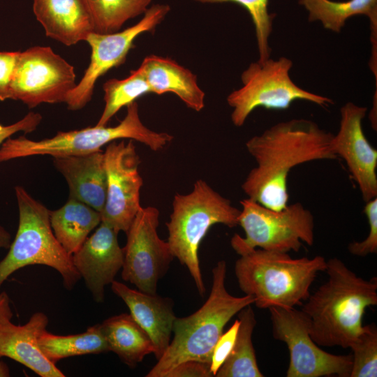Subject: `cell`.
<instances>
[{"label": "cell", "mask_w": 377, "mask_h": 377, "mask_svg": "<svg viewBox=\"0 0 377 377\" xmlns=\"http://www.w3.org/2000/svg\"><path fill=\"white\" fill-rule=\"evenodd\" d=\"M38 343L46 357L55 364L67 357L109 351L100 324L88 327L82 333L64 336L46 330L38 336Z\"/></svg>", "instance_id": "d4e9b609"}, {"label": "cell", "mask_w": 377, "mask_h": 377, "mask_svg": "<svg viewBox=\"0 0 377 377\" xmlns=\"http://www.w3.org/2000/svg\"><path fill=\"white\" fill-rule=\"evenodd\" d=\"M11 316L0 318V358L9 357L41 377H64L40 350L38 337L47 330L49 319L43 312L34 313L24 325L11 322Z\"/></svg>", "instance_id": "e0dca14e"}, {"label": "cell", "mask_w": 377, "mask_h": 377, "mask_svg": "<svg viewBox=\"0 0 377 377\" xmlns=\"http://www.w3.org/2000/svg\"><path fill=\"white\" fill-rule=\"evenodd\" d=\"M105 106L96 126H107L112 117L124 106L151 93L149 84L139 68L131 71L124 79H111L103 86Z\"/></svg>", "instance_id": "83f0119b"}, {"label": "cell", "mask_w": 377, "mask_h": 377, "mask_svg": "<svg viewBox=\"0 0 377 377\" xmlns=\"http://www.w3.org/2000/svg\"><path fill=\"white\" fill-rule=\"evenodd\" d=\"M19 221L8 252L0 261V289L17 270L28 265H43L56 269L63 285L71 290L80 275L68 254L55 237L50 225V211L22 186L15 187Z\"/></svg>", "instance_id": "52a82bcc"}, {"label": "cell", "mask_w": 377, "mask_h": 377, "mask_svg": "<svg viewBox=\"0 0 377 377\" xmlns=\"http://www.w3.org/2000/svg\"><path fill=\"white\" fill-rule=\"evenodd\" d=\"M33 10L46 36L67 46L94 32L86 0H34Z\"/></svg>", "instance_id": "d6986e66"}, {"label": "cell", "mask_w": 377, "mask_h": 377, "mask_svg": "<svg viewBox=\"0 0 377 377\" xmlns=\"http://www.w3.org/2000/svg\"><path fill=\"white\" fill-rule=\"evenodd\" d=\"M353 351L350 377L377 376V327L375 323L363 326L350 346Z\"/></svg>", "instance_id": "f1b7e54d"}, {"label": "cell", "mask_w": 377, "mask_h": 377, "mask_svg": "<svg viewBox=\"0 0 377 377\" xmlns=\"http://www.w3.org/2000/svg\"><path fill=\"white\" fill-rule=\"evenodd\" d=\"M213 376L209 364L197 362L186 361L177 365L167 377H210Z\"/></svg>", "instance_id": "e575fe53"}, {"label": "cell", "mask_w": 377, "mask_h": 377, "mask_svg": "<svg viewBox=\"0 0 377 377\" xmlns=\"http://www.w3.org/2000/svg\"><path fill=\"white\" fill-rule=\"evenodd\" d=\"M240 204L238 225L245 237L235 234L230 241L237 254L256 248L298 252L303 243L313 244L314 216L302 203L288 204L281 210L269 209L248 198Z\"/></svg>", "instance_id": "ba28073f"}, {"label": "cell", "mask_w": 377, "mask_h": 377, "mask_svg": "<svg viewBox=\"0 0 377 377\" xmlns=\"http://www.w3.org/2000/svg\"><path fill=\"white\" fill-rule=\"evenodd\" d=\"M367 108L348 102L340 109V124L333 135L334 154L343 158L364 202L377 197V150L368 141L362 120Z\"/></svg>", "instance_id": "9a60e30c"}, {"label": "cell", "mask_w": 377, "mask_h": 377, "mask_svg": "<svg viewBox=\"0 0 377 377\" xmlns=\"http://www.w3.org/2000/svg\"><path fill=\"white\" fill-rule=\"evenodd\" d=\"M117 232L101 221L81 247L72 255L74 266L97 303L105 300V288L111 284L124 260Z\"/></svg>", "instance_id": "2e32d148"}, {"label": "cell", "mask_w": 377, "mask_h": 377, "mask_svg": "<svg viewBox=\"0 0 377 377\" xmlns=\"http://www.w3.org/2000/svg\"><path fill=\"white\" fill-rule=\"evenodd\" d=\"M333 134L314 121L293 119L279 122L246 142L256 162L242 184L247 198L273 210L288 204V177L304 163L337 158L331 143Z\"/></svg>", "instance_id": "6da1fadb"}, {"label": "cell", "mask_w": 377, "mask_h": 377, "mask_svg": "<svg viewBox=\"0 0 377 377\" xmlns=\"http://www.w3.org/2000/svg\"><path fill=\"white\" fill-rule=\"evenodd\" d=\"M170 10L168 5L155 4L147 8L137 24L123 31L91 33L86 40L91 50L90 63L82 78L67 97L65 103L68 109L78 110L84 108L91 99L98 79L111 68L124 64L136 38L154 30Z\"/></svg>", "instance_id": "4fadbf2b"}, {"label": "cell", "mask_w": 377, "mask_h": 377, "mask_svg": "<svg viewBox=\"0 0 377 377\" xmlns=\"http://www.w3.org/2000/svg\"><path fill=\"white\" fill-rule=\"evenodd\" d=\"M11 244L10 234L0 226V249H8Z\"/></svg>", "instance_id": "8d00e7d4"}, {"label": "cell", "mask_w": 377, "mask_h": 377, "mask_svg": "<svg viewBox=\"0 0 377 377\" xmlns=\"http://www.w3.org/2000/svg\"><path fill=\"white\" fill-rule=\"evenodd\" d=\"M239 320H235L232 326L219 338L212 355L210 371L215 376L218 370L231 353L237 336Z\"/></svg>", "instance_id": "1f68e13d"}, {"label": "cell", "mask_w": 377, "mask_h": 377, "mask_svg": "<svg viewBox=\"0 0 377 377\" xmlns=\"http://www.w3.org/2000/svg\"><path fill=\"white\" fill-rule=\"evenodd\" d=\"M292 61L287 57L269 58L251 63L241 75L242 86L227 97L232 108L231 120L240 127L257 108L286 110L297 100L306 101L323 108L334 104L326 96L311 93L297 86L290 77Z\"/></svg>", "instance_id": "9c48e42d"}, {"label": "cell", "mask_w": 377, "mask_h": 377, "mask_svg": "<svg viewBox=\"0 0 377 377\" xmlns=\"http://www.w3.org/2000/svg\"><path fill=\"white\" fill-rule=\"evenodd\" d=\"M100 325L109 351L129 367L134 368L147 355L154 353L150 337L130 313L112 316Z\"/></svg>", "instance_id": "603a6c76"}, {"label": "cell", "mask_w": 377, "mask_h": 377, "mask_svg": "<svg viewBox=\"0 0 377 377\" xmlns=\"http://www.w3.org/2000/svg\"><path fill=\"white\" fill-rule=\"evenodd\" d=\"M226 275V263L219 261L212 269V286L207 301L193 314L175 318L174 337L146 377H167L177 365L189 360L210 366L214 347L226 325L255 302L251 295H230L225 286Z\"/></svg>", "instance_id": "3957f363"}, {"label": "cell", "mask_w": 377, "mask_h": 377, "mask_svg": "<svg viewBox=\"0 0 377 377\" xmlns=\"http://www.w3.org/2000/svg\"><path fill=\"white\" fill-rule=\"evenodd\" d=\"M107 190L101 221L117 232H126L137 213L143 184L140 163L133 140L109 143L103 151Z\"/></svg>", "instance_id": "5bb4252c"}, {"label": "cell", "mask_w": 377, "mask_h": 377, "mask_svg": "<svg viewBox=\"0 0 377 377\" xmlns=\"http://www.w3.org/2000/svg\"><path fill=\"white\" fill-rule=\"evenodd\" d=\"M110 285L112 292L125 302L133 319L150 337L154 355L158 360L170 342L176 318L172 300L131 289L116 280Z\"/></svg>", "instance_id": "ac0fdd59"}, {"label": "cell", "mask_w": 377, "mask_h": 377, "mask_svg": "<svg viewBox=\"0 0 377 377\" xmlns=\"http://www.w3.org/2000/svg\"><path fill=\"white\" fill-rule=\"evenodd\" d=\"M42 121L39 113L30 112L22 119L10 125L0 124V146L8 138L18 132L29 133L36 129Z\"/></svg>", "instance_id": "836d02e7"}, {"label": "cell", "mask_w": 377, "mask_h": 377, "mask_svg": "<svg viewBox=\"0 0 377 377\" xmlns=\"http://www.w3.org/2000/svg\"><path fill=\"white\" fill-rule=\"evenodd\" d=\"M145 76L151 93H173L186 105L197 112L205 106V92L190 70L175 61L156 55L146 57L138 68Z\"/></svg>", "instance_id": "44dd1931"}, {"label": "cell", "mask_w": 377, "mask_h": 377, "mask_svg": "<svg viewBox=\"0 0 377 377\" xmlns=\"http://www.w3.org/2000/svg\"><path fill=\"white\" fill-rule=\"evenodd\" d=\"M10 376V372L9 367L0 358V377H8Z\"/></svg>", "instance_id": "74e56055"}, {"label": "cell", "mask_w": 377, "mask_h": 377, "mask_svg": "<svg viewBox=\"0 0 377 377\" xmlns=\"http://www.w3.org/2000/svg\"><path fill=\"white\" fill-rule=\"evenodd\" d=\"M325 271L327 280L301 310L316 343L348 348L362 330L366 309L377 304V280L358 276L337 258L327 261Z\"/></svg>", "instance_id": "7a4b0ae2"}, {"label": "cell", "mask_w": 377, "mask_h": 377, "mask_svg": "<svg viewBox=\"0 0 377 377\" xmlns=\"http://www.w3.org/2000/svg\"><path fill=\"white\" fill-rule=\"evenodd\" d=\"M309 12L310 22L320 21L323 27L339 33L346 21L356 15L369 18L372 53H377V0H300Z\"/></svg>", "instance_id": "cb8c5ba5"}, {"label": "cell", "mask_w": 377, "mask_h": 377, "mask_svg": "<svg viewBox=\"0 0 377 377\" xmlns=\"http://www.w3.org/2000/svg\"><path fill=\"white\" fill-rule=\"evenodd\" d=\"M235 274L240 289L255 298L259 309L295 308L310 295L318 272L325 271L323 256L293 258L288 253L253 249L239 254Z\"/></svg>", "instance_id": "277c9868"}, {"label": "cell", "mask_w": 377, "mask_h": 377, "mask_svg": "<svg viewBox=\"0 0 377 377\" xmlns=\"http://www.w3.org/2000/svg\"><path fill=\"white\" fill-rule=\"evenodd\" d=\"M126 107V116L114 126L95 125L80 130L59 131L52 138L40 140H30L24 135L10 137L0 146V163L33 156L55 157L89 154L119 139L136 140L157 151L172 140L170 134L154 131L142 124L136 101Z\"/></svg>", "instance_id": "8992f818"}, {"label": "cell", "mask_w": 377, "mask_h": 377, "mask_svg": "<svg viewBox=\"0 0 377 377\" xmlns=\"http://www.w3.org/2000/svg\"><path fill=\"white\" fill-rule=\"evenodd\" d=\"M238 320L239 326L234 347L215 376L263 377L258 365L252 341L257 322L251 305L238 313Z\"/></svg>", "instance_id": "484cf974"}, {"label": "cell", "mask_w": 377, "mask_h": 377, "mask_svg": "<svg viewBox=\"0 0 377 377\" xmlns=\"http://www.w3.org/2000/svg\"><path fill=\"white\" fill-rule=\"evenodd\" d=\"M73 66L50 47L35 46L20 52L10 99L29 108L42 103H65L77 84Z\"/></svg>", "instance_id": "8fae6325"}, {"label": "cell", "mask_w": 377, "mask_h": 377, "mask_svg": "<svg viewBox=\"0 0 377 377\" xmlns=\"http://www.w3.org/2000/svg\"><path fill=\"white\" fill-rule=\"evenodd\" d=\"M94 32L110 34L120 30L126 22L147 10L152 0H86Z\"/></svg>", "instance_id": "4316f807"}, {"label": "cell", "mask_w": 377, "mask_h": 377, "mask_svg": "<svg viewBox=\"0 0 377 377\" xmlns=\"http://www.w3.org/2000/svg\"><path fill=\"white\" fill-rule=\"evenodd\" d=\"M9 296L4 291L0 292V318L4 316L13 317Z\"/></svg>", "instance_id": "d590c367"}, {"label": "cell", "mask_w": 377, "mask_h": 377, "mask_svg": "<svg viewBox=\"0 0 377 377\" xmlns=\"http://www.w3.org/2000/svg\"><path fill=\"white\" fill-rule=\"evenodd\" d=\"M50 221L57 241L72 256L100 224L101 214L81 201L68 198L61 207L50 211Z\"/></svg>", "instance_id": "7402d4cb"}, {"label": "cell", "mask_w": 377, "mask_h": 377, "mask_svg": "<svg viewBox=\"0 0 377 377\" xmlns=\"http://www.w3.org/2000/svg\"><path fill=\"white\" fill-rule=\"evenodd\" d=\"M273 337L284 342L289 351L287 377H350L352 355H338L320 348L311 339L309 323L302 310L271 307Z\"/></svg>", "instance_id": "30bf717a"}, {"label": "cell", "mask_w": 377, "mask_h": 377, "mask_svg": "<svg viewBox=\"0 0 377 377\" xmlns=\"http://www.w3.org/2000/svg\"><path fill=\"white\" fill-rule=\"evenodd\" d=\"M202 3L233 2L242 6L251 15L255 27L259 53L258 61L263 62L270 57L269 38L272 30L274 15L268 11L269 0H195Z\"/></svg>", "instance_id": "f546056e"}, {"label": "cell", "mask_w": 377, "mask_h": 377, "mask_svg": "<svg viewBox=\"0 0 377 377\" xmlns=\"http://www.w3.org/2000/svg\"><path fill=\"white\" fill-rule=\"evenodd\" d=\"M159 211L141 207L126 231L123 249L121 277L145 293L156 294L158 280L166 273L174 256L168 242L157 232Z\"/></svg>", "instance_id": "7c38bea8"}, {"label": "cell", "mask_w": 377, "mask_h": 377, "mask_svg": "<svg viewBox=\"0 0 377 377\" xmlns=\"http://www.w3.org/2000/svg\"><path fill=\"white\" fill-rule=\"evenodd\" d=\"M363 212L369 227L368 235L363 241L353 242L348 246L351 254L360 257L377 253V197L365 202Z\"/></svg>", "instance_id": "4dcf8cb0"}, {"label": "cell", "mask_w": 377, "mask_h": 377, "mask_svg": "<svg viewBox=\"0 0 377 377\" xmlns=\"http://www.w3.org/2000/svg\"><path fill=\"white\" fill-rule=\"evenodd\" d=\"M240 210L230 200L214 191L206 182L199 179L186 194L176 193L172 212L165 225L168 242L172 253L186 266L198 290L203 296L206 289L202 281L198 250L211 227L223 224L238 226Z\"/></svg>", "instance_id": "5b68a950"}, {"label": "cell", "mask_w": 377, "mask_h": 377, "mask_svg": "<svg viewBox=\"0 0 377 377\" xmlns=\"http://www.w3.org/2000/svg\"><path fill=\"white\" fill-rule=\"evenodd\" d=\"M20 52H0V101L10 99Z\"/></svg>", "instance_id": "d6a6232c"}, {"label": "cell", "mask_w": 377, "mask_h": 377, "mask_svg": "<svg viewBox=\"0 0 377 377\" xmlns=\"http://www.w3.org/2000/svg\"><path fill=\"white\" fill-rule=\"evenodd\" d=\"M53 163L68 184L69 198L81 201L101 213L107 190L103 151L55 156Z\"/></svg>", "instance_id": "ffe728a7"}]
</instances>
